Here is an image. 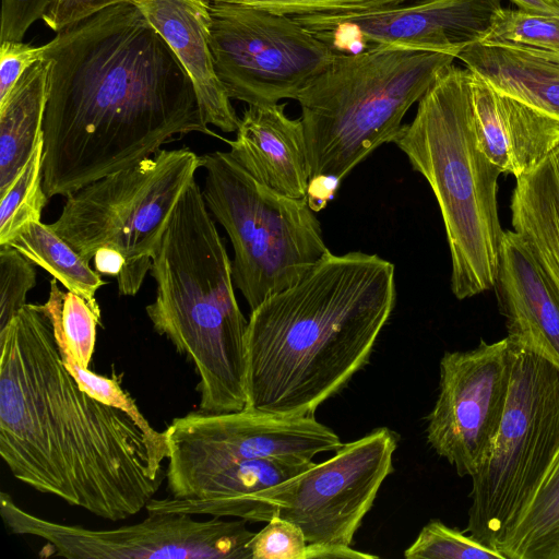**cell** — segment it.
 I'll list each match as a JSON object with an SVG mask.
<instances>
[{
  "label": "cell",
  "mask_w": 559,
  "mask_h": 559,
  "mask_svg": "<svg viewBox=\"0 0 559 559\" xmlns=\"http://www.w3.org/2000/svg\"><path fill=\"white\" fill-rule=\"evenodd\" d=\"M43 187L50 199L156 154L193 132L216 136L168 44L131 2L45 44Z\"/></svg>",
  "instance_id": "obj_1"
},
{
  "label": "cell",
  "mask_w": 559,
  "mask_h": 559,
  "mask_svg": "<svg viewBox=\"0 0 559 559\" xmlns=\"http://www.w3.org/2000/svg\"><path fill=\"white\" fill-rule=\"evenodd\" d=\"M0 455L19 481L109 521L145 509L165 478L131 416L80 388L34 304L0 330Z\"/></svg>",
  "instance_id": "obj_2"
},
{
  "label": "cell",
  "mask_w": 559,
  "mask_h": 559,
  "mask_svg": "<svg viewBox=\"0 0 559 559\" xmlns=\"http://www.w3.org/2000/svg\"><path fill=\"white\" fill-rule=\"evenodd\" d=\"M395 299L390 261L360 251L330 252L251 310L246 408L313 415L367 364Z\"/></svg>",
  "instance_id": "obj_3"
},
{
  "label": "cell",
  "mask_w": 559,
  "mask_h": 559,
  "mask_svg": "<svg viewBox=\"0 0 559 559\" xmlns=\"http://www.w3.org/2000/svg\"><path fill=\"white\" fill-rule=\"evenodd\" d=\"M150 273L154 331L193 365L199 411L221 414L247 407V330L235 294L231 260L206 206L190 182L180 198Z\"/></svg>",
  "instance_id": "obj_4"
},
{
  "label": "cell",
  "mask_w": 559,
  "mask_h": 559,
  "mask_svg": "<svg viewBox=\"0 0 559 559\" xmlns=\"http://www.w3.org/2000/svg\"><path fill=\"white\" fill-rule=\"evenodd\" d=\"M471 78L466 67L444 69L393 140L437 199L451 254V289L460 300L496 285L504 235L497 200L502 173L478 144Z\"/></svg>",
  "instance_id": "obj_5"
},
{
  "label": "cell",
  "mask_w": 559,
  "mask_h": 559,
  "mask_svg": "<svg viewBox=\"0 0 559 559\" xmlns=\"http://www.w3.org/2000/svg\"><path fill=\"white\" fill-rule=\"evenodd\" d=\"M455 59L386 45L337 52L297 98L311 183L340 181L377 147L393 142L407 110Z\"/></svg>",
  "instance_id": "obj_6"
},
{
  "label": "cell",
  "mask_w": 559,
  "mask_h": 559,
  "mask_svg": "<svg viewBox=\"0 0 559 559\" xmlns=\"http://www.w3.org/2000/svg\"><path fill=\"white\" fill-rule=\"evenodd\" d=\"M200 167V156L188 147L162 148L69 194L48 226L88 262L98 250L120 253L124 265L117 277L119 295L135 296Z\"/></svg>",
  "instance_id": "obj_7"
},
{
  "label": "cell",
  "mask_w": 559,
  "mask_h": 559,
  "mask_svg": "<svg viewBox=\"0 0 559 559\" xmlns=\"http://www.w3.org/2000/svg\"><path fill=\"white\" fill-rule=\"evenodd\" d=\"M200 159L206 206L230 239L234 284L251 310L330 253L308 197L289 198L260 183L229 152Z\"/></svg>",
  "instance_id": "obj_8"
},
{
  "label": "cell",
  "mask_w": 559,
  "mask_h": 559,
  "mask_svg": "<svg viewBox=\"0 0 559 559\" xmlns=\"http://www.w3.org/2000/svg\"><path fill=\"white\" fill-rule=\"evenodd\" d=\"M558 449L559 370L542 356L515 346L509 396L495 445L485 465L472 476L466 532L496 548Z\"/></svg>",
  "instance_id": "obj_9"
},
{
  "label": "cell",
  "mask_w": 559,
  "mask_h": 559,
  "mask_svg": "<svg viewBox=\"0 0 559 559\" xmlns=\"http://www.w3.org/2000/svg\"><path fill=\"white\" fill-rule=\"evenodd\" d=\"M397 436L378 428L342 444L305 472L247 498L234 518L267 522L274 513L297 524L308 544L350 546L384 479Z\"/></svg>",
  "instance_id": "obj_10"
},
{
  "label": "cell",
  "mask_w": 559,
  "mask_h": 559,
  "mask_svg": "<svg viewBox=\"0 0 559 559\" xmlns=\"http://www.w3.org/2000/svg\"><path fill=\"white\" fill-rule=\"evenodd\" d=\"M211 1V50L230 99L248 105L297 100L337 55L293 16Z\"/></svg>",
  "instance_id": "obj_11"
},
{
  "label": "cell",
  "mask_w": 559,
  "mask_h": 559,
  "mask_svg": "<svg viewBox=\"0 0 559 559\" xmlns=\"http://www.w3.org/2000/svg\"><path fill=\"white\" fill-rule=\"evenodd\" d=\"M0 514L11 533L45 542L40 557L69 559H251L254 533L246 520L173 512H148L135 524L93 530L50 521L29 513L1 491Z\"/></svg>",
  "instance_id": "obj_12"
},
{
  "label": "cell",
  "mask_w": 559,
  "mask_h": 559,
  "mask_svg": "<svg viewBox=\"0 0 559 559\" xmlns=\"http://www.w3.org/2000/svg\"><path fill=\"white\" fill-rule=\"evenodd\" d=\"M515 346L507 336L445 352L439 393L427 417V441L460 476L475 475L495 445L509 396Z\"/></svg>",
  "instance_id": "obj_13"
},
{
  "label": "cell",
  "mask_w": 559,
  "mask_h": 559,
  "mask_svg": "<svg viewBox=\"0 0 559 559\" xmlns=\"http://www.w3.org/2000/svg\"><path fill=\"white\" fill-rule=\"evenodd\" d=\"M164 433L167 481L240 460L310 462L317 454L342 445L338 436L313 415L280 416L252 408L221 414L191 412L174 418Z\"/></svg>",
  "instance_id": "obj_14"
},
{
  "label": "cell",
  "mask_w": 559,
  "mask_h": 559,
  "mask_svg": "<svg viewBox=\"0 0 559 559\" xmlns=\"http://www.w3.org/2000/svg\"><path fill=\"white\" fill-rule=\"evenodd\" d=\"M501 0H417L373 10L293 16L337 52L399 46L452 53L479 43Z\"/></svg>",
  "instance_id": "obj_15"
},
{
  "label": "cell",
  "mask_w": 559,
  "mask_h": 559,
  "mask_svg": "<svg viewBox=\"0 0 559 559\" xmlns=\"http://www.w3.org/2000/svg\"><path fill=\"white\" fill-rule=\"evenodd\" d=\"M495 286L511 342L559 370V292L514 230L504 231Z\"/></svg>",
  "instance_id": "obj_16"
},
{
  "label": "cell",
  "mask_w": 559,
  "mask_h": 559,
  "mask_svg": "<svg viewBox=\"0 0 559 559\" xmlns=\"http://www.w3.org/2000/svg\"><path fill=\"white\" fill-rule=\"evenodd\" d=\"M471 73L480 148L501 173L515 179L533 171L559 147V118Z\"/></svg>",
  "instance_id": "obj_17"
},
{
  "label": "cell",
  "mask_w": 559,
  "mask_h": 559,
  "mask_svg": "<svg viewBox=\"0 0 559 559\" xmlns=\"http://www.w3.org/2000/svg\"><path fill=\"white\" fill-rule=\"evenodd\" d=\"M187 70L207 124L236 132L240 118L219 81L211 50V0H130Z\"/></svg>",
  "instance_id": "obj_18"
},
{
  "label": "cell",
  "mask_w": 559,
  "mask_h": 559,
  "mask_svg": "<svg viewBox=\"0 0 559 559\" xmlns=\"http://www.w3.org/2000/svg\"><path fill=\"white\" fill-rule=\"evenodd\" d=\"M225 142L260 183L289 198H307L311 174L304 124L285 114V105H248L235 140Z\"/></svg>",
  "instance_id": "obj_19"
},
{
  "label": "cell",
  "mask_w": 559,
  "mask_h": 559,
  "mask_svg": "<svg viewBox=\"0 0 559 559\" xmlns=\"http://www.w3.org/2000/svg\"><path fill=\"white\" fill-rule=\"evenodd\" d=\"M456 59L496 88L559 118V56L522 45L476 43Z\"/></svg>",
  "instance_id": "obj_20"
},
{
  "label": "cell",
  "mask_w": 559,
  "mask_h": 559,
  "mask_svg": "<svg viewBox=\"0 0 559 559\" xmlns=\"http://www.w3.org/2000/svg\"><path fill=\"white\" fill-rule=\"evenodd\" d=\"M511 221L559 292V147L516 178Z\"/></svg>",
  "instance_id": "obj_21"
},
{
  "label": "cell",
  "mask_w": 559,
  "mask_h": 559,
  "mask_svg": "<svg viewBox=\"0 0 559 559\" xmlns=\"http://www.w3.org/2000/svg\"><path fill=\"white\" fill-rule=\"evenodd\" d=\"M48 62L43 59L20 78L0 103V194L29 159L43 136Z\"/></svg>",
  "instance_id": "obj_22"
},
{
  "label": "cell",
  "mask_w": 559,
  "mask_h": 559,
  "mask_svg": "<svg viewBox=\"0 0 559 559\" xmlns=\"http://www.w3.org/2000/svg\"><path fill=\"white\" fill-rule=\"evenodd\" d=\"M496 549L504 559H552L559 549V449Z\"/></svg>",
  "instance_id": "obj_23"
},
{
  "label": "cell",
  "mask_w": 559,
  "mask_h": 559,
  "mask_svg": "<svg viewBox=\"0 0 559 559\" xmlns=\"http://www.w3.org/2000/svg\"><path fill=\"white\" fill-rule=\"evenodd\" d=\"M7 245L47 271L68 290L83 297L94 313L102 319L96 293L106 282L90 266V262L58 236L48 224L41 221L32 223Z\"/></svg>",
  "instance_id": "obj_24"
},
{
  "label": "cell",
  "mask_w": 559,
  "mask_h": 559,
  "mask_svg": "<svg viewBox=\"0 0 559 559\" xmlns=\"http://www.w3.org/2000/svg\"><path fill=\"white\" fill-rule=\"evenodd\" d=\"M38 308L60 334L75 361L88 368L96 343L98 318L87 301L73 292H63L52 277L47 301Z\"/></svg>",
  "instance_id": "obj_25"
},
{
  "label": "cell",
  "mask_w": 559,
  "mask_h": 559,
  "mask_svg": "<svg viewBox=\"0 0 559 559\" xmlns=\"http://www.w3.org/2000/svg\"><path fill=\"white\" fill-rule=\"evenodd\" d=\"M43 150L41 136L29 159L0 194V245H7L27 225L40 222L49 199L43 187Z\"/></svg>",
  "instance_id": "obj_26"
},
{
  "label": "cell",
  "mask_w": 559,
  "mask_h": 559,
  "mask_svg": "<svg viewBox=\"0 0 559 559\" xmlns=\"http://www.w3.org/2000/svg\"><path fill=\"white\" fill-rule=\"evenodd\" d=\"M479 43L522 45L559 56V15L501 7Z\"/></svg>",
  "instance_id": "obj_27"
},
{
  "label": "cell",
  "mask_w": 559,
  "mask_h": 559,
  "mask_svg": "<svg viewBox=\"0 0 559 559\" xmlns=\"http://www.w3.org/2000/svg\"><path fill=\"white\" fill-rule=\"evenodd\" d=\"M406 559H504L496 548L439 520L427 523L404 551Z\"/></svg>",
  "instance_id": "obj_28"
},
{
  "label": "cell",
  "mask_w": 559,
  "mask_h": 559,
  "mask_svg": "<svg viewBox=\"0 0 559 559\" xmlns=\"http://www.w3.org/2000/svg\"><path fill=\"white\" fill-rule=\"evenodd\" d=\"M35 264L9 245H0V330L27 304L36 286Z\"/></svg>",
  "instance_id": "obj_29"
},
{
  "label": "cell",
  "mask_w": 559,
  "mask_h": 559,
  "mask_svg": "<svg viewBox=\"0 0 559 559\" xmlns=\"http://www.w3.org/2000/svg\"><path fill=\"white\" fill-rule=\"evenodd\" d=\"M307 545L301 528L277 513L249 543L251 559H304Z\"/></svg>",
  "instance_id": "obj_30"
},
{
  "label": "cell",
  "mask_w": 559,
  "mask_h": 559,
  "mask_svg": "<svg viewBox=\"0 0 559 559\" xmlns=\"http://www.w3.org/2000/svg\"><path fill=\"white\" fill-rule=\"evenodd\" d=\"M251 5L288 16L334 14L373 10L408 0H213Z\"/></svg>",
  "instance_id": "obj_31"
},
{
  "label": "cell",
  "mask_w": 559,
  "mask_h": 559,
  "mask_svg": "<svg viewBox=\"0 0 559 559\" xmlns=\"http://www.w3.org/2000/svg\"><path fill=\"white\" fill-rule=\"evenodd\" d=\"M0 103L33 64L44 59L45 45L31 46L22 40L0 41Z\"/></svg>",
  "instance_id": "obj_32"
},
{
  "label": "cell",
  "mask_w": 559,
  "mask_h": 559,
  "mask_svg": "<svg viewBox=\"0 0 559 559\" xmlns=\"http://www.w3.org/2000/svg\"><path fill=\"white\" fill-rule=\"evenodd\" d=\"M51 0H2L0 41L22 40L27 29L44 12Z\"/></svg>",
  "instance_id": "obj_33"
},
{
  "label": "cell",
  "mask_w": 559,
  "mask_h": 559,
  "mask_svg": "<svg viewBox=\"0 0 559 559\" xmlns=\"http://www.w3.org/2000/svg\"><path fill=\"white\" fill-rule=\"evenodd\" d=\"M130 0H51L41 20L56 33L93 14Z\"/></svg>",
  "instance_id": "obj_34"
},
{
  "label": "cell",
  "mask_w": 559,
  "mask_h": 559,
  "mask_svg": "<svg viewBox=\"0 0 559 559\" xmlns=\"http://www.w3.org/2000/svg\"><path fill=\"white\" fill-rule=\"evenodd\" d=\"M373 559L374 555L361 552L344 545H311L308 544L304 559Z\"/></svg>",
  "instance_id": "obj_35"
},
{
  "label": "cell",
  "mask_w": 559,
  "mask_h": 559,
  "mask_svg": "<svg viewBox=\"0 0 559 559\" xmlns=\"http://www.w3.org/2000/svg\"><path fill=\"white\" fill-rule=\"evenodd\" d=\"M518 9L530 13L559 15V0H510Z\"/></svg>",
  "instance_id": "obj_36"
},
{
  "label": "cell",
  "mask_w": 559,
  "mask_h": 559,
  "mask_svg": "<svg viewBox=\"0 0 559 559\" xmlns=\"http://www.w3.org/2000/svg\"><path fill=\"white\" fill-rule=\"evenodd\" d=\"M552 559H559V549L556 551V554L554 555Z\"/></svg>",
  "instance_id": "obj_37"
}]
</instances>
